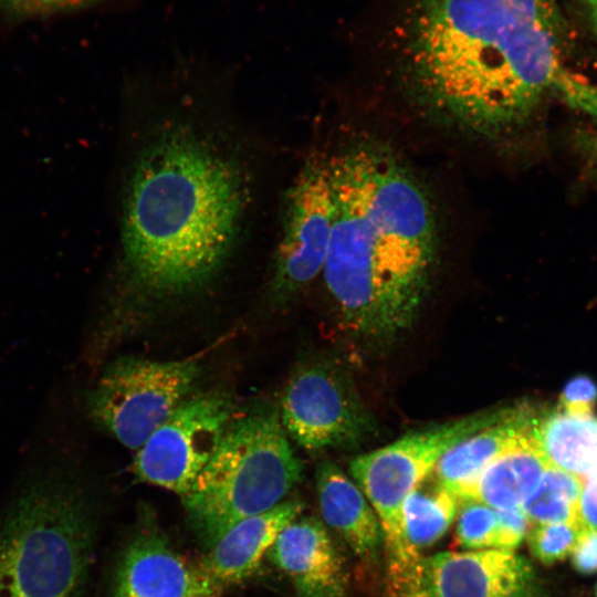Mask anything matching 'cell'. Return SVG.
<instances>
[{"instance_id": "cell-1", "label": "cell", "mask_w": 597, "mask_h": 597, "mask_svg": "<svg viewBox=\"0 0 597 597\" xmlns=\"http://www.w3.org/2000/svg\"><path fill=\"white\" fill-rule=\"evenodd\" d=\"M556 0H404L402 77L433 115L499 139L522 128L566 71Z\"/></svg>"}, {"instance_id": "cell-2", "label": "cell", "mask_w": 597, "mask_h": 597, "mask_svg": "<svg viewBox=\"0 0 597 597\" xmlns=\"http://www.w3.org/2000/svg\"><path fill=\"white\" fill-rule=\"evenodd\" d=\"M334 217L323 268L343 326L387 342L415 321L439 247L431 198L410 167L376 138L326 159Z\"/></svg>"}, {"instance_id": "cell-3", "label": "cell", "mask_w": 597, "mask_h": 597, "mask_svg": "<svg viewBox=\"0 0 597 597\" xmlns=\"http://www.w3.org/2000/svg\"><path fill=\"white\" fill-rule=\"evenodd\" d=\"M241 167L188 125L160 132L138 155L123 207L126 282L156 298L208 283L227 260L245 205Z\"/></svg>"}, {"instance_id": "cell-4", "label": "cell", "mask_w": 597, "mask_h": 597, "mask_svg": "<svg viewBox=\"0 0 597 597\" xmlns=\"http://www.w3.org/2000/svg\"><path fill=\"white\" fill-rule=\"evenodd\" d=\"M92 506L71 459L38 464L0 517V597H82Z\"/></svg>"}, {"instance_id": "cell-5", "label": "cell", "mask_w": 597, "mask_h": 597, "mask_svg": "<svg viewBox=\"0 0 597 597\" xmlns=\"http://www.w3.org/2000/svg\"><path fill=\"white\" fill-rule=\"evenodd\" d=\"M302 472L279 411L254 409L233 418L181 499L198 538L210 548L237 522L281 503Z\"/></svg>"}, {"instance_id": "cell-6", "label": "cell", "mask_w": 597, "mask_h": 597, "mask_svg": "<svg viewBox=\"0 0 597 597\" xmlns=\"http://www.w3.org/2000/svg\"><path fill=\"white\" fill-rule=\"evenodd\" d=\"M511 409L476 412L413 431L350 462V473L379 520L387 558L404 559L413 552L404 527L402 504L407 495L451 447L499 422Z\"/></svg>"}, {"instance_id": "cell-7", "label": "cell", "mask_w": 597, "mask_h": 597, "mask_svg": "<svg viewBox=\"0 0 597 597\" xmlns=\"http://www.w3.org/2000/svg\"><path fill=\"white\" fill-rule=\"evenodd\" d=\"M199 375L193 358L123 356L108 363L86 391L84 411L95 428L138 450L189 397Z\"/></svg>"}, {"instance_id": "cell-8", "label": "cell", "mask_w": 597, "mask_h": 597, "mask_svg": "<svg viewBox=\"0 0 597 597\" xmlns=\"http://www.w3.org/2000/svg\"><path fill=\"white\" fill-rule=\"evenodd\" d=\"M280 420L306 451L353 447L374 430V420L349 379L336 367L312 363L287 380Z\"/></svg>"}, {"instance_id": "cell-9", "label": "cell", "mask_w": 597, "mask_h": 597, "mask_svg": "<svg viewBox=\"0 0 597 597\" xmlns=\"http://www.w3.org/2000/svg\"><path fill=\"white\" fill-rule=\"evenodd\" d=\"M233 415V404L222 394L188 397L137 450L135 474L184 496L216 452Z\"/></svg>"}, {"instance_id": "cell-10", "label": "cell", "mask_w": 597, "mask_h": 597, "mask_svg": "<svg viewBox=\"0 0 597 597\" xmlns=\"http://www.w3.org/2000/svg\"><path fill=\"white\" fill-rule=\"evenodd\" d=\"M334 217L326 159L311 158L284 200L271 292L284 301L312 282L324 268Z\"/></svg>"}, {"instance_id": "cell-11", "label": "cell", "mask_w": 597, "mask_h": 597, "mask_svg": "<svg viewBox=\"0 0 597 597\" xmlns=\"http://www.w3.org/2000/svg\"><path fill=\"white\" fill-rule=\"evenodd\" d=\"M531 564L513 551L443 552L422 561V597H532Z\"/></svg>"}, {"instance_id": "cell-12", "label": "cell", "mask_w": 597, "mask_h": 597, "mask_svg": "<svg viewBox=\"0 0 597 597\" xmlns=\"http://www.w3.org/2000/svg\"><path fill=\"white\" fill-rule=\"evenodd\" d=\"M222 589L200 565L188 563L165 536L149 528L124 549L113 597H218Z\"/></svg>"}, {"instance_id": "cell-13", "label": "cell", "mask_w": 597, "mask_h": 597, "mask_svg": "<svg viewBox=\"0 0 597 597\" xmlns=\"http://www.w3.org/2000/svg\"><path fill=\"white\" fill-rule=\"evenodd\" d=\"M268 558L292 582L298 597H344L346 573L323 523L312 516L290 522Z\"/></svg>"}, {"instance_id": "cell-14", "label": "cell", "mask_w": 597, "mask_h": 597, "mask_svg": "<svg viewBox=\"0 0 597 597\" xmlns=\"http://www.w3.org/2000/svg\"><path fill=\"white\" fill-rule=\"evenodd\" d=\"M303 504L282 501L233 524L208 548L200 567L223 588L252 576L281 531L300 516Z\"/></svg>"}, {"instance_id": "cell-15", "label": "cell", "mask_w": 597, "mask_h": 597, "mask_svg": "<svg viewBox=\"0 0 597 597\" xmlns=\"http://www.w3.org/2000/svg\"><path fill=\"white\" fill-rule=\"evenodd\" d=\"M315 476L324 521L358 556L375 557L383 543V532L362 490L329 460L318 464Z\"/></svg>"}, {"instance_id": "cell-16", "label": "cell", "mask_w": 597, "mask_h": 597, "mask_svg": "<svg viewBox=\"0 0 597 597\" xmlns=\"http://www.w3.org/2000/svg\"><path fill=\"white\" fill-rule=\"evenodd\" d=\"M530 409L512 408L509 415L451 447L432 470L438 482L458 502L473 498L476 481L486 467L510 441L534 420Z\"/></svg>"}, {"instance_id": "cell-17", "label": "cell", "mask_w": 597, "mask_h": 597, "mask_svg": "<svg viewBox=\"0 0 597 597\" xmlns=\"http://www.w3.org/2000/svg\"><path fill=\"white\" fill-rule=\"evenodd\" d=\"M535 419L486 464L472 499L494 510L522 507L548 468L534 438Z\"/></svg>"}, {"instance_id": "cell-18", "label": "cell", "mask_w": 597, "mask_h": 597, "mask_svg": "<svg viewBox=\"0 0 597 597\" xmlns=\"http://www.w3.org/2000/svg\"><path fill=\"white\" fill-rule=\"evenodd\" d=\"M536 444L548 467L584 479L597 469V417L561 408L536 417Z\"/></svg>"}, {"instance_id": "cell-19", "label": "cell", "mask_w": 597, "mask_h": 597, "mask_svg": "<svg viewBox=\"0 0 597 597\" xmlns=\"http://www.w3.org/2000/svg\"><path fill=\"white\" fill-rule=\"evenodd\" d=\"M457 498L429 473L405 499L402 517L406 537L415 548L430 546L450 527Z\"/></svg>"}, {"instance_id": "cell-20", "label": "cell", "mask_w": 597, "mask_h": 597, "mask_svg": "<svg viewBox=\"0 0 597 597\" xmlns=\"http://www.w3.org/2000/svg\"><path fill=\"white\" fill-rule=\"evenodd\" d=\"M583 479L548 467L522 509L531 524L576 522Z\"/></svg>"}, {"instance_id": "cell-21", "label": "cell", "mask_w": 597, "mask_h": 597, "mask_svg": "<svg viewBox=\"0 0 597 597\" xmlns=\"http://www.w3.org/2000/svg\"><path fill=\"white\" fill-rule=\"evenodd\" d=\"M455 536L468 549L496 548L498 520L495 510L474 500H462Z\"/></svg>"}, {"instance_id": "cell-22", "label": "cell", "mask_w": 597, "mask_h": 597, "mask_svg": "<svg viewBox=\"0 0 597 597\" xmlns=\"http://www.w3.org/2000/svg\"><path fill=\"white\" fill-rule=\"evenodd\" d=\"M583 528L576 522L533 524L526 535L530 551L544 565L561 562L570 555Z\"/></svg>"}, {"instance_id": "cell-23", "label": "cell", "mask_w": 597, "mask_h": 597, "mask_svg": "<svg viewBox=\"0 0 597 597\" xmlns=\"http://www.w3.org/2000/svg\"><path fill=\"white\" fill-rule=\"evenodd\" d=\"M109 0H0V10L21 18L46 17L90 9Z\"/></svg>"}, {"instance_id": "cell-24", "label": "cell", "mask_w": 597, "mask_h": 597, "mask_svg": "<svg viewBox=\"0 0 597 597\" xmlns=\"http://www.w3.org/2000/svg\"><path fill=\"white\" fill-rule=\"evenodd\" d=\"M555 93L574 109L586 115L597 128V85L591 84L568 70L556 84ZM593 145H597V130L593 137Z\"/></svg>"}, {"instance_id": "cell-25", "label": "cell", "mask_w": 597, "mask_h": 597, "mask_svg": "<svg viewBox=\"0 0 597 597\" xmlns=\"http://www.w3.org/2000/svg\"><path fill=\"white\" fill-rule=\"evenodd\" d=\"M496 549L514 551L527 535L531 523L522 507L495 510Z\"/></svg>"}, {"instance_id": "cell-26", "label": "cell", "mask_w": 597, "mask_h": 597, "mask_svg": "<svg viewBox=\"0 0 597 597\" xmlns=\"http://www.w3.org/2000/svg\"><path fill=\"white\" fill-rule=\"evenodd\" d=\"M597 400V386L585 376L573 378L562 394V408L575 415H589Z\"/></svg>"}, {"instance_id": "cell-27", "label": "cell", "mask_w": 597, "mask_h": 597, "mask_svg": "<svg viewBox=\"0 0 597 597\" xmlns=\"http://www.w3.org/2000/svg\"><path fill=\"white\" fill-rule=\"evenodd\" d=\"M569 556L577 572L582 574L597 572V531L583 528Z\"/></svg>"}, {"instance_id": "cell-28", "label": "cell", "mask_w": 597, "mask_h": 597, "mask_svg": "<svg viewBox=\"0 0 597 597\" xmlns=\"http://www.w3.org/2000/svg\"><path fill=\"white\" fill-rule=\"evenodd\" d=\"M577 521L584 528L597 531V469L582 481Z\"/></svg>"}, {"instance_id": "cell-29", "label": "cell", "mask_w": 597, "mask_h": 597, "mask_svg": "<svg viewBox=\"0 0 597 597\" xmlns=\"http://www.w3.org/2000/svg\"><path fill=\"white\" fill-rule=\"evenodd\" d=\"M575 3L576 10L579 12L586 27L597 40V0H570Z\"/></svg>"}, {"instance_id": "cell-30", "label": "cell", "mask_w": 597, "mask_h": 597, "mask_svg": "<svg viewBox=\"0 0 597 597\" xmlns=\"http://www.w3.org/2000/svg\"><path fill=\"white\" fill-rule=\"evenodd\" d=\"M591 155H593L591 157H593L594 168L597 174V145L591 144Z\"/></svg>"}, {"instance_id": "cell-31", "label": "cell", "mask_w": 597, "mask_h": 597, "mask_svg": "<svg viewBox=\"0 0 597 597\" xmlns=\"http://www.w3.org/2000/svg\"><path fill=\"white\" fill-rule=\"evenodd\" d=\"M595 597H597V585H596V594H595Z\"/></svg>"}]
</instances>
